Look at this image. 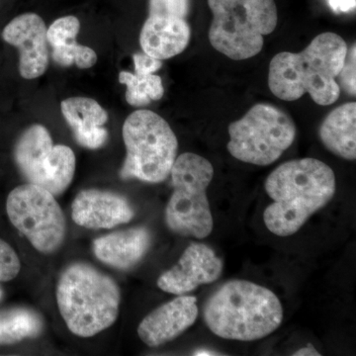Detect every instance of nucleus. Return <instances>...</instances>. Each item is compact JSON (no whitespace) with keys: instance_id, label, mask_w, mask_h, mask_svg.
<instances>
[{"instance_id":"1","label":"nucleus","mask_w":356,"mask_h":356,"mask_svg":"<svg viewBox=\"0 0 356 356\" xmlns=\"http://www.w3.org/2000/svg\"><path fill=\"white\" fill-rule=\"evenodd\" d=\"M336 175L318 159H293L268 175L266 191L273 202L264 210V221L278 236L294 235L336 193Z\"/></svg>"},{"instance_id":"2","label":"nucleus","mask_w":356,"mask_h":356,"mask_svg":"<svg viewBox=\"0 0 356 356\" xmlns=\"http://www.w3.org/2000/svg\"><path fill=\"white\" fill-rule=\"evenodd\" d=\"M346 53L348 44L339 35L322 33L301 53L274 56L269 65V89L284 102H295L308 93L318 105L334 104L341 95L337 79Z\"/></svg>"},{"instance_id":"3","label":"nucleus","mask_w":356,"mask_h":356,"mask_svg":"<svg viewBox=\"0 0 356 356\" xmlns=\"http://www.w3.org/2000/svg\"><path fill=\"white\" fill-rule=\"evenodd\" d=\"M204 320L217 337L252 341L280 327L283 308L271 290L250 281L231 280L206 302Z\"/></svg>"},{"instance_id":"4","label":"nucleus","mask_w":356,"mask_h":356,"mask_svg":"<svg viewBox=\"0 0 356 356\" xmlns=\"http://www.w3.org/2000/svg\"><path fill=\"white\" fill-rule=\"evenodd\" d=\"M120 301V289L115 280L90 264L76 262L60 274L58 310L77 337H93L111 327L118 318Z\"/></svg>"},{"instance_id":"5","label":"nucleus","mask_w":356,"mask_h":356,"mask_svg":"<svg viewBox=\"0 0 356 356\" xmlns=\"http://www.w3.org/2000/svg\"><path fill=\"white\" fill-rule=\"evenodd\" d=\"M213 20L209 41L213 48L234 60L261 53L264 37L277 26L274 0H208Z\"/></svg>"},{"instance_id":"6","label":"nucleus","mask_w":356,"mask_h":356,"mask_svg":"<svg viewBox=\"0 0 356 356\" xmlns=\"http://www.w3.org/2000/svg\"><path fill=\"white\" fill-rule=\"evenodd\" d=\"M125 161L122 179L159 184L168 177L177 158V136L168 122L149 110H138L123 125Z\"/></svg>"},{"instance_id":"7","label":"nucleus","mask_w":356,"mask_h":356,"mask_svg":"<svg viewBox=\"0 0 356 356\" xmlns=\"http://www.w3.org/2000/svg\"><path fill=\"white\" fill-rule=\"evenodd\" d=\"M170 177L173 192L165 210L168 228L178 235L207 238L214 227L207 197L213 165L199 154H182L175 159Z\"/></svg>"},{"instance_id":"8","label":"nucleus","mask_w":356,"mask_h":356,"mask_svg":"<svg viewBox=\"0 0 356 356\" xmlns=\"http://www.w3.org/2000/svg\"><path fill=\"white\" fill-rule=\"evenodd\" d=\"M229 153L243 163L271 165L289 149L296 126L284 111L270 104L254 105L229 126Z\"/></svg>"},{"instance_id":"9","label":"nucleus","mask_w":356,"mask_h":356,"mask_svg":"<svg viewBox=\"0 0 356 356\" xmlns=\"http://www.w3.org/2000/svg\"><path fill=\"white\" fill-rule=\"evenodd\" d=\"M6 212L13 226L42 254H54L64 243V213L43 187L27 184L14 188L7 197Z\"/></svg>"},{"instance_id":"10","label":"nucleus","mask_w":356,"mask_h":356,"mask_svg":"<svg viewBox=\"0 0 356 356\" xmlns=\"http://www.w3.org/2000/svg\"><path fill=\"white\" fill-rule=\"evenodd\" d=\"M14 159L28 184L38 185L58 196L67 191L76 172V156L64 145L54 146L49 131L40 124L20 136Z\"/></svg>"},{"instance_id":"11","label":"nucleus","mask_w":356,"mask_h":356,"mask_svg":"<svg viewBox=\"0 0 356 356\" xmlns=\"http://www.w3.org/2000/svg\"><path fill=\"white\" fill-rule=\"evenodd\" d=\"M222 269V259L209 245L192 243L185 248L177 266L159 276L158 286L170 294L185 295L219 280Z\"/></svg>"},{"instance_id":"12","label":"nucleus","mask_w":356,"mask_h":356,"mask_svg":"<svg viewBox=\"0 0 356 356\" xmlns=\"http://www.w3.org/2000/svg\"><path fill=\"white\" fill-rule=\"evenodd\" d=\"M48 28L35 13H24L11 20L2 38L19 51V72L25 79L43 76L49 65Z\"/></svg>"},{"instance_id":"13","label":"nucleus","mask_w":356,"mask_h":356,"mask_svg":"<svg viewBox=\"0 0 356 356\" xmlns=\"http://www.w3.org/2000/svg\"><path fill=\"white\" fill-rule=\"evenodd\" d=\"M198 313L195 297L179 295L145 317L138 327V334L147 346L158 348L184 334L196 322Z\"/></svg>"},{"instance_id":"14","label":"nucleus","mask_w":356,"mask_h":356,"mask_svg":"<svg viewBox=\"0 0 356 356\" xmlns=\"http://www.w3.org/2000/svg\"><path fill=\"white\" fill-rule=\"evenodd\" d=\"M135 212L128 199L111 191L86 189L72 205V220L88 229H111L127 224Z\"/></svg>"},{"instance_id":"15","label":"nucleus","mask_w":356,"mask_h":356,"mask_svg":"<svg viewBox=\"0 0 356 356\" xmlns=\"http://www.w3.org/2000/svg\"><path fill=\"white\" fill-rule=\"evenodd\" d=\"M191 26L186 18L166 14H149L140 34V44L147 55L158 60L179 55L188 46Z\"/></svg>"},{"instance_id":"16","label":"nucleus","mask_w":356,"mask_h":356,"mask_svg":"<svg viewBox=\"0 0 356 356\" xmlns=\"http://www.w3.org/2000/svg\"><path fill=\"white\" fill-rule=\"evenodd\" d=\"M152 236L145 227L115 232L93 242L95 257L103 264L127 270L139 264L149 250Z\"/></svg>"},{"instance_id":"17","label":"nucleus","mask_w":356,"mask_h":356,"mask_svg":"<svg viewBox=\"0 0 356 356\" xmlns=\"http://www.w3.org/2000/svg\"><path fill=\"white\" fill-rule=\"evenodd\" d=\"M60 108L81 146L90 149L104 146L108 132L103 126L108 114L99 103L92 98L70 97L62 102Z\"/></svg>"},{"instance_id":"18","label":"nucleus","mask_w":356,"mask_h":356,"mask_svg":"<svg viewBox=\"0 0 356 356\" xmlns=\"http://www.w3.org/2000/svg\"><path fill=\"white\" fill-rule=\"evenodd\" d=\"M81 23L76 16L58 18L47 32L48 43L53 49L51 57L62 67L76 65L79 69H89L97 62V55L89 47L79 44L76 36Z\"/></svg>"},{"instance_id":"19","label":"nucleus","mask_w":356,"mask_h":356,"mask_svg":"<svg viewBox=\"0 0 356 356\" xmlns=\"http://www.w3.org/2000/svg\"><path fill=\"white\" fill-rule=\"evenodd\" d=\"M135 72H121L120 83L127 86L126 100L132 106H145L152 102L161 99L165 95L161 77L154 74L163 63L145 53L133 56Z\"/></svg>"},{"instance_id":"20","label":"nucleus","mask_w":356,"mask_h":356,"mask_svg":"<svg viewBox=\"0 0 356 356\" xmlns=\"http://www.w3.org/2000/svg\"><path fill=\"white\" fill-rule=\"evenodd\" d=\"M318 137L331 153L355 161L356 103H346L332 110L321 124Z\"/></svg>"},{"instance_id":"21","label":"nucleus","mask_w":356,"mask_h":356,"mask_svg":"<svg viewBox=\"0 0 356 356\" xmlns=\"http://www.w3.org/2000/svg\"><path fill=\"white\" fill-rule=\"evenodd\" d=\"M43 329V318L31 309L13 308L0 311V346L38 337Z\"/></svg>"},{"instance_id":"22","label":"nucleus","mask_w":356,"mask_h":356,"mask_svg":"<svg viewBox=\"0 0 356 356\" xmlns=\"http://www.w3.org/2000/svg\"><path fill=\"white\" fill-rule=\"evenodd\" d=\"M19 257L6 241L0 238V282L14 280L20 273Z\"/></svg>"},{"instance_id":"23","label":"nucleus","mask_w":356,"mask_h":356,"mask_svg":"<svg viewBox=\"0 0 356 356\" xmlns=\"http://www.w3.org/2000/svg\"><path fill=\"white\" fill-rule=\"evenodd\" d=\"M356 48L353 44L350 50L346 53V60L341 72H339V88L343 89L348 95L355 96L356 93Z\"/></svg>"},{"instance_id":"24","label":"nucleus","mask_w":356,"mask_h":356,"mask_svg":"<svg viewBox=\"0 0 356 356\" xmlns=\"http://www.w3.org/2000/svg\"><path fill=\"white\" fill-rule=\"evenodd\" d=\"M191 0H149V14H166L187 18Z\"/></svg>"},{"instance_id":"25","label":"nucleus","mask_w":356,"mask_h":356,"mask_svg":"<svg viewBox=\"0 0 356 356\" xmlns=\"http://www.w3.org/2000/svg\"><path fill=\"white\" fill-rule=\"evenodd\" d=\"M332 10L336 13H348L355 10V0H327Z\"/></svg>"},{"instance_id":"26","label":"nucleus","mask_w":356,"mask_h":356,"mask_svg":"<svg viewBox=\"0 0 356 356\" xmlns=\"http://www.w3.org/2000/svg\"><path fill=\"white\" fill-rule=\"evenodd\" d=\"M295 356H320L321 353H318L312 344H308L306 348H300L294 353Z\"/></svg>"},{"instance_id":"27","label":"nucleus","mask_w":356,"mask_h":356,"mask_svg":"<svg viewBox=\"0 0 356 356\" xmlns=\"http://www.w3.org/2000/svg\"><path fill=\"white\" fill-rule=\"evenodd\" d=\"M193 355L204 356V355H218L216 351H212L209 350H199L194 351Z\"/></svg>"},{"instance_id":"28","label":"nucleus","mask_w":356,"mask_h":356,"mask_svg":"<svg viewBox=\"0 0 356 356\" xmlns=\"http://www.w3.org/2000/svg\"><path fill=\"white\" fill-rule=\"evenodd\" d=\"M2 298V291H1V289H0V299Z\"/></svg>"}]
</instances>
